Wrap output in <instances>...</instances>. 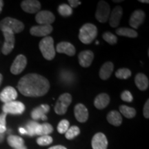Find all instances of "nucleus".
<instances>
[{
    "label": "nucleus",
    "mask_w": 149,
    "mask_h": 149,
    "mask_svg": "<svg viewBox=\"0 0 149 149\" xmlns=\"http://www.w3.org/2000/svg\"><path fill=\"white\" fill-rule=\"evenodd\" d=\"M97 29L93 24H85L79 29V39L83 44H89L96 38Z\"/></svg>",
    "instance_id": "nucleus-2"
},
{
    "label": "nucleus",
    "mask_w": 149,
    "mask_h": 149,
    "mask_svg": "<svg viewBox=\"0 0 149 149\" xmlns=\"http://www.w3.org/2000/svg\"><path fill=\"white\" fill-rule=\"evenodd\" d=\"M48 149H67L66 147L61 146V145H58V146H52L51 148H49Z\"/></svg>",
    "instance_id": "nucleus-41"
},
{
    "label": "nucleus",
    "mask_w": 149,
    "mask_h": 149,
    "mask_svg": "<svg viewBox=\"0 0 149 149\" xmlns=\"http://www.w3.org/2000/svg\"><path fill=\"white\" fill-rule=\"evenodd\" d=\"M7 114L3 113L0 115V133H4L6 131V119Z\"/></svg>",
    "instance_id": "nucleus-36"
},
{
    "label": "nucleus",
    "mask_w": 149,
    "mask_h": 149,
    "mask_svg": "<svg viewBox=\"0 0 149 149\" xmlns=\"http://www.w3.org/2000/svg\"><path fill=\"white\" fill-rule=\"evenodd\" d=\"M56 51L59 53H64L68 56H73L76 50L74 46L69 42H62L59 43L56 47Z\"/></svg>",
    "instance_id": "nucleus-20"
},
{
    "label": "nucleus",
    "mask_w": 149,
    "mask_h": 149,
    "mask_svg": "<svg viewBox=\"0 0 149 149\" xmlns=\"http://www.w3.org/2000/svg\"><path fill=\"white\" fill-rule=\"evenodd\" d=\"M17 97V92L12 86L6 87L0 93V100L4 104L15 101Z\"/></svg>",
    "instance_id": "nucleus-11"
},
{
    "label": "nucleus",
    "mask_w": 149,
    "mask_h": 149,
    "mask_svg": "<svg viewBox=\"0 0 149 149\" xmlns=\"http://www.w3.org/2000/svg\"><path fill=\"white\" fill-rule=\"evenodd\" d=\"M53 127L51 124L48 123H44V124H39L38 128H37L36 135H48L49 134L53 133Z\"/></svg>",
    "instance_id": "nucleus-26"
},
{
    "label": "nucleus",
    "mask_w": 149,
    "mask_h": 149,
    "mask_svg": "<svg viewBox=\"0 0 149 149\" xmlns=\"http://www.w3.org/2000/svg\"><path fill=\"white\" fill-rule=\"evenodd\" d=\"M145 19V13L141 10H136L132 13L129 19L130 26L134 29H137Z\"/></svg>",
    "instance_id": "nucleus-15"
},
{
    "label": "nucleus",
    "mask_w": 149,
    "mask_h": 149,
    "mask_svg": "<svg viewBox=\"0 0 149 149\" xmlns=\"http://www.w3.org/2000/svg\"><path fill=\"white\" fill-rule=\"evenodd\" d=\"M114 65L111 61H108L102 65L100 70V77L102 80H107L111 77L113 71Z\"/></svg>",
    "instance_id": "nucleus-22"
},
{
    "label": "nucleus",
    "mask_w": 149,
    "mask_h": 149,
    "mask_svg": "<svg viewBox=\"0 0 149 149\" xmlns=\"http://www.w3.org/2000/svg\"><path fill=\"white\" fill-rule=\"evenodd\" d=\"M57 11L61 16L63 17H68L72 14V8L70 7V6L66 3L61 4L57 8Z\"/></svg>",
    "instance_id": "nucleus-30"
},
{
    "label": "nucleus",
    "mask_w": 149,
    "mask_h": 149,
    "mask_svg": "<svg viewBox=\"0 0 149 149\" xmlns=\"http://www.w3.org/2000/svg\"><path fill=\"white\" fill-rule=\"evenodd\" d=\"M139 1L141 3H149V1H148V0H139Z\"/></svg>",
    "instance_id": "nucleus-45"
},
{
    "label": "nucleus",
    "mask_w": 149,
    "mask_h": 149,
    "mask_svg": "<svg viewBox=\"0 0 149 149\" xmlns=\"http://www.w3.org/2000/svg\"><path fill=\"white\" fill-rule=\"evenodd\" d=\"M103 39L109 44L113 45L117 42V38L115 35L110 32H106L103 35Z\"/></svg>",
    "instance_id": "nucleus-34"
},
{
    "label": "nucleus",
    "mask_w": 149,
    "mask_h": 149,
    "mask_svg": "<svg viewBox=\"0 0 149 149\" xmlns=\"http://www.w3.org/2000/svg\"><path fill=\"white\" fill-rule=\"evenodd\" d=\"M7 141L9 146L13 147L15 149L21 148L24 146V141L23 138L19 136L9 135L7 138Z\"/></svg>",
    "instance_id": "nucleus-25"
},
{
    "label": "nucleus",
    "mask_w": 149,
    "mask_h": 149,
    "mask_svg": "<svg viewBox=\"0 0 149 149\" xmlns=\"http://www.w3.org/2000/svg\"><path fill=\"white\" fill-rule=\"evenodd\" d=\"M115 76L119 79H127L131 76V71L128 68H123L118 69L115 72Z\"/></svg>",
    "instance_id": "nucleus-32"
},
{
    "label": "nucleus",
    "mask_w": 149,
    "mask_h": 149,
    "mask_svg": "<svg viewBox=\"0 0 149 149\" xmlns=\"http://www.w3.org/2000/svg\"><path fill=\"white\" fill-rule=\"evenodd\" d=\"M22 10L29 13H36L40 10L41 3L37 0H25L21 3Z\"/></svg>",
    "instance_id": "nucleus-17"
},
{
    "label": "nucleus",
    "mask_w": 149,
    "mask_h": 149,
    "mask_svg": "<svg viewBox=\"0 0 149 149\" xmlns=\"http://www.w3.org/2000/svg\"><path fill=\"white\" fill-rule=\"evenodd\" d=\"M50 111V107L47 104H42L40 107L35 108L31 112V117L34 120H42L45 121L47 120L46 114Z\"/></svg>",
    "instance_id": "nucleus-14"
},
{
    "label": "nucleus",
    "mask_w": 149,
    "mask_h": 149,
    "mask_svg": "<svg viewBox=\"0 0 149 149\" xmlns=\"http://www.w3.org/2000/svg\"><path fill=\"white\" fill-rule=\"evenodd\" d=\"M108 144L107 137L102 133H96L91 141L93 149H107Z\"/></svg>",
    "instance_id": "nucleus-12"
},
{
    "label": "nucleus",
    "mask_w": 149,
    "mask_h": 149,
    "mask_svg": "<svg viewBox=\"0 0 149 149\" xmlns=\"http://www.w3.org/2000/svg\"><path fill=\"white\" fill-rule=\"evenodd\" d=\"M2 33L4 36L5 41L3 47L1 48V52L3 55H7L10 54L14 48L15 42V34L9 31H3Z\"/></svg>",
    "instance_id": "nucleus-8"
},
{
    "label": "nucleus",
    "mask_w": 149,
    "mask_h": 149,
    "mask_svg": "<svg viewBox=\"0 0 149 149\" xmlns=\"http://www.w3.org/2000/svg\"><path fill=\"white\" fill-rule=\"evenodd\" d=\"M74 114L76 120L79 122L84 123L88 120V111L87 108L82 104H77L74 107Z\"/></svg>",
    "instance_id": "nucleus-16"
},
{
    "label": "nucleus",
    "mask_w": 149,
    "mask_h": 149,
    "mask_svg": "<svg viewBox=\"0 0 149 149\" xmlns=\"http://www.w3.org/2000/svg\"><path fill=\"white\" fill-rule=\"evenodd\" d=\"M93 58H94V54L91 51H84L81 52L78 55L80 66L84 67V68H87L91 66L93 62Z\"/></svg>",
    "instance_id": "nucleus-19"
},
{
    "label": "nucleus",
    "mask_w": 149,
    "mask_h": 149,
    "mask_svg": "<svg viewBox=\"0 0 149 149\" xmlns=\"http://www.w3.org/2000/svg\"><path fill=\"white\" fill-rule=\"evenodd\" d=\"M69 122L66 120H61L60 122L58 124L57 126V130L60 134H64L66 133V132L68 130L69 128Z\"/></svg>",
    "instance_id": "nucleus-35"
},
{
    "label": "nucleus",
    "mask_w": 149,
    "mask_h": 149,
    "mask_svg": "<svg viewBox=\"0 0 149 149\" xmlns=\"http://www.w3.org/2000/svg\"><path fill=\"white\" fill-rule=\"evenodd\" d=\"M114 1V2H121V1Z\"/></svg>",
    "instance_id": "nucleus-48"
},
{
    "label": "nucleus",
    "mask_w": 149,
    "mask_h": 149,
    "mask_svg": "<svg viewBox=\"0 0 149 149\" xmlns=\"http://www.w3.org/2000/svg\"><path fill=\"white\" fill-rule=\"evenodd\" d=\"M27 64L26 57L23 55H19L16 57L11 65L10 72L13 74H19L23 71Z\"/></svg>",
    "instance_id": "nucleus-10"
},
{
    "label": "nucleus",
    "mask_w": 149,
    "mask_h": 149,
    "mask_svg": "<svg viewBox=\"0 0 149 149\" xmlns=\"http://www.w3.org/2000/svg\"><path fill=\"white\" fill-rule=\"evenodd\" d=\"M107 120L110 124L115 126H119L122 123V115L119 112L112 111L107 115Z\"/></svg>",
    "instance_id": "nucleus-24"
},
{
    "label": "nucleus",
    "mask_w": 149,
    "mask_h": 149,
    "mask_svg": "<svg viewBox=\"0 0 149 149\" xmlns=\"http://www.w3.org/2000/svg\"><path fill=\"white\" fill-rule=\"evenodd\" d=\"M3 6V1H1V0H0V13H1V10H2Z\"/></svg>",
    "instance_id": "nucleus-44"
},
{
    "label": "nucleus",
    "mask_w": 149,
    "mask_h": 149,
    "mask_svg": "<svg viewBox=\"0 0 149 149\" xmlns=\"http://www.w3.org/2000/svg\"><path fill=\"white\" fill-rule=\"evenodd\" d=\"M39 123L35 122V121H30L27 123L26 126V134L28 135L33 137V136L36 135V132L38 128Z\"/></svg>",
    "instance_id": "nucleus-29"
},
{
    "label": "nucleus",
    "mask_w": 149,
    "mask_h": 149,
    "mask_svg": "<svg viewBox=\"0 0 149 149\" xmlns=\"http://www.w3.org/2000/svg\"><path fill=\"white\" fill-rule=\"evenodd\" d=\"M53 31L51 25L35 26L30 30V33L35 37H47Z\"/></svg>",
    "instance_id": "nucleus-13"
},
{
    "label": "nucleus",
    "mask_w": 149,
    "mask_h": 149,
    "mask_svg": "<svg viewBox=\"0 0 149 149\" xmlns=\"http://www.w3.org/2000/svg\"><path fill=\"white\" fill-rule=\"evenodd\" d=\"M116 33L120 36L127 37L130 38H135L138 35L135 30L129 29V28H120L116 30Z\"/></svg>",
    "instance_id": "nucleus-27"
},
{
    "label": "nucleus",
    "mask_w": 149,
    "mask_h": 149,
    "mask_svg": "<svg viewBox=\"0 0 149 149\" xmlns=\"http://www.w3.org/2000/svg\"><path fill=\"white\" fill-rule=\"evenodd\" d=\"M109 19L110 26L113 28H116L118 26L120 23V20L122 19L123 10L121 6H116L112 10Z\"/></svg>",
    "instance_id": "nucleus-18"
},
{
    "label": "nucleus",
    "mask_w": 149,
    "mask_h": 149,
    "mask_svg": "<svg viewBox=\"0 0 149 149\" xmlns=\"http://www.w3.org/2000/svg\"><path fill=\"white\" fill-rule=\"evenodd\" d=\"M2 79H3V76L2 74L0 73V85H1V82H2Z\"/></svg>",
    "instance_id": "nucleus-46"
},
{
    "label": "nucleus",
    "mask_w": 149,
    "mask_h": 149,
    "mask_svg": "<svg viewBox=\"0 0 149 149\" xmlns=\"http://www.w3.org/2000/svg\"><path fill=\"white\" fill-rule=\"evenodd\" d=\"M68 3L70 4V8H75V7L78 6L81 4V1H78V0H69Z\"/></svg>",
    "instance_id": "nucleus-40"
},
{
    "label": "nucleus",
    "mask_w": 149,
    "mask_h": 149,
    "mask_svg": "<svg viewBox=\"0 0 149 149\" xmlns=\"http://www.w3.org/2000/svg\"><path fill=\"white\" fill-rule=\"evenodd\" d=\"M149 100H147L146 103L144 104V110H143V113H144V116L146 117V118L148 119L149 117Z\"/></svg>",
    "instance_id": "nucleus-39"
},
{
    "label": "nucleus",
    "mask_w": 149,
    "mask_h": 149,
    "mask_svg": "<svg viewBox=\"0 0 149 149\" xmlns=\"http://www.w3.org/2000/svg\"><path fill=\"white\" fill-rule=\"evenodd\" d=\"M17 88L24 96L42 97L48 93L50 83L46 78L39 74H27L19 81Z\"/></svg>",
    "instance_id": "nucleus-1"
},
{
    "label": "nucleus",
    "mask_w": 149,
    "mask_h": 149,
    "mask_svg": "<svg viewBox=\"0 0 149 149\" xmlns=\"http://www.w3.org/2000/svg\"><path fill=\"white\" fill-rule=\"evenodd\" d=\"M72 102V96L69 93L61 95L55 106V112L57 115H64L67 112L68 106Z\"/></svg>",
    "instance_id": "nucleus-5"
},
{
    "label": "nucleus",
    "mask_w": 149,
    "mask_h": 149,
    "mask_svg": "<svg viewBox=\"0 0 149 149\" xmlns=\"http://www.w3.org/2000/svg\"><path fill=\"white\" fill-rule=\"evenodd\" d=\"M19 131L21 134H26V130L24 128H19Z\"/></svg>",
    "instance_id": "nucleus-42"
},
{
    "label": "nucleus",
    "mask_w": 149,
    "mask_h": 149,
    "mask_svg": "<svg viewBox=\"0 0 149 149\" xmlns=\"http://www.w3.org/2000/svg\"><path fill=\"white\" fill-rule=\"evenodd\" d=\"M17 149H27V148L25 146H24L21 147V148H17Z\"/></svg>",
    "instance_id": "nucleus-47"
},
{
    "label": "nucleus",
    "mask_w": 149,
    "mask_h": 149,
    "mask_svg": "<svg viewBox=\"0 0 149 149\" xmlns=\"http://www.w3.org/2000/svg\"><path fill=\"white\" fill-rule=\"evenodd\" d=\"M110 13L111 8L109 3L104 1H99L95 13V17L97 21L100 23H105L108 20Z\"/></svg>",
    "instance_id": "nucleus-7"
},
{
    "label": "nucleus",
    "mask_w": 149,
    "mask_h": 149,
    "mask_svg": "<svg viewBox=\"0 0 149 149\" xmlns=\"http://www.w3.org/2000/svg\"><path fill=\"white\" fill-rule=\"evenodd\" d=\"M120 113L126 118H133L136 115V111L132 107H127L125 105H122L120 107Z\"/></svg>",
    "instance_id": "nucleus-28"
},
{
    "label": "nucleus",
    "mask_w": 149,
    "mask_h": 149,
    "mask_svg": "<svg viewBox=\"0 0 149 149\" xmlns=\"http://www.w3.org/2000/svg\"><path fill=\"white\" fill-rule=\"evenodd\" d=\"M35 20L40 25H51L55 22V17L51 11L41 10L37 13Z\"/></svg>",
    "instance_id": "nucleus-9"
},
{
    "label": "nucleus",
    "mask_w": 149,
    "mask_h": 149,
    "mask_svg": "<svg viewBox=\"0 0 149 149\" xmlns=\"http://www.w3.org/2000/svg\"><path fill=\"white\" fill-rule=\"evenodd\" d=\"M53 138L50 135H42L37 139V143L40 146H48L53 142Z\"/></svg>",
    "instance_id": "nucleus-33"
},
{
    "label": "nucleus",
    "mask_w": 149,
    "mask_h": 149,
    "mask_svg": "<svg viewBox=\"0 0 149 149\" xmlns=\"http://www.w3.org/2000/svg\"><path fill=\"white\" fill-rule=\"evenodd\" d=\"M25 106L21 102L13 101L6 103L3 105V113L6 114L22 115L25 111Z\"/></svg>",
    "instance_id": "nucleus-6"
},
{
    "label": "nucleus",
    "mask_w": 149,
    "mask_h": 149,
    "mask_svg": "<svg viewBox=\"0 0 149 149\" xmlns=\"http://www.w3.org/2000/svg\"><path fill=\"white\" fill-rule=\"evenodd\" d=\"M110 97L107 93H101L98 95L95 99L94 105L97 109L102 110L105 109L109 104Z\"/></svg>",
    "instance_id": "nucleus-21"
},
{
    "label": "nucleus",
    "mask_w": 149,
    "mask_h": 149,
    "mask_svg": "<svg viewBox=\"0 0 149 149\" xmlns=\"http://www.w3.org/2000/svg\"><path fill=\"white\" fill-rule=\"evenodd\" d=\"M80 133V129L77 126H72L68 128L65 133L67 139H72Z\"/></svg>",
    "instance_id": "nucleus-31"
},
{
    "label": "nucleus",
    "mask_w": 149,
    "mask_h": 149,
    "mask_svg": "<svg viewBox=\"0 0 149 149\" xmlns=\"http://www.w3.org/2000/svg\"><path fill=\"white\" fill-rule=\"evenodd\" d=\"M40 50L43 57L46 60H52L55 56V49L54 47V40L51 37L47 36L44 37L40 41Z\"/></svg>",
    "instance_id": "nucleus-3"
},
{
    "label": "nucleus",
    "mask_w": 149,
    "mask_h": 149,
    "mask_svg": "<svg viewBox=\"0 0 149 149\" xmlns=\"http://www.w3.org/2000/svg\"><path fill=\"white\" fill-rule=\"evenodd\" d=\"M121 99L126 102H131L133 100V97L130 91H124L121 94Z\"/></svg>",
    "instance_id": "nucleus-38"
},
{
    "label": "nucleus",
    "mask_w": 149,
    "mask_h": 149,
    "mask_svg": "<svg viewBox=\"0 0 149 149\" xmlns=\"http://www.w3.org/2000/svg\"><path fill=\"white\" fill-rule=\"evenodd\" d=\"M4 139V133H0V143H1Z\"/></svg>",
    "instance_id": "nucleus-43"
},
{
    "label": "nucleus",
    "mask_w": 149,
    "mask_h": 149,
    "mask_svg": "<svg viewBox=\"0 0 149 149\" xmlns=\"http://www.w3.org/2000/svg\"><path fill=\"white\" fill-rule=\"evenodd\" d=\"M24 29V24L22 22L12 17H6L0 22L1 31H9L14 34L21 33Z\"/></svg>",
    "instance_id": "nucleus-4"
},
{
    "label": "nucleus",
    "mask_w": 149,
    "mask_h": 149,
    "mask_svg": "<svg viewBox=\"0 0 149 149\" xmlns=\"http://www.w3.org/2000/svg\"><path fill=\"white\" fill-rule=\"evenodd\" d=\"M135 83L140 91H146L148 88L149 81L148 77L143 73H138L135 77Z\"/></svg>",
    "instance_id": "nucleus-23"
},
{
    "label": "nucleus",
    "mask_w": 149,
    "mask_h": 149,
    "mask_svg": "<svg viewBox=\"0 0 149 149\" xmlns=\"http://www.w3.org/2000/svg\"><path fill=\"white\" fill-rule=\"evenodd\" d=\"M95 44H99V42H98V41H97V42H96V43H95Z\"/></svg>",
    "instance_id": "nucleus-49"
},
{
    "label": "nucleus",
    "mask_w": 149,
    "mask_h": 149,
    "mask_svg": "<svg viewBox=\"0 0 149 149\" xmlns=\"http://www.w3.org/2000/svg\"><path fill=\"white\" fill-rule=\"evenodd\" d=\"M61 79H62V81H65V82L70 83L73 79V75L69 71L62 70V72L61 73Z\"/></svg>",
    "instance_id": "nucleus-37"
}]
</instances>
